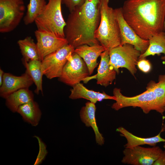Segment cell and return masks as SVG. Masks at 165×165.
<instances>
[{
	"label": "cell",
	"instance_id": "18",
	"mask_svg": "<svg viewBox=\"0 0 165 165\" xmlns=\"http://www.w3.org/2000/svg\"><path fill=\"white\" fill-rule=\"evenodd\" d=\"M116 131L120 133L121 136L126 139L127 143L124 145L125 148H131L144 145L153 146H156L157 143L165 142V139L162 138L160 136L161 133L165 131L163 127L158 135L149 138H142L137 136L123 127H118Z\"/></svg>",
	"mask_w": 165,
	"mask_h": 165
},
{
	"label": "cell",
	"instance_id": "8",
	"mask_svg": "<svg viewBox=\"0 0 165 165\" xmlns=\"http://www.w3.org/2000/svg\"><path fill=\"white\" fill-rule=\"evenodd\" d=\"M90 75L87 66L83 59L74 52L68 56L59 80L72 86L80 83Z\"/></svg>",
	"mask_w": 165,
	"mask_h": 165
},
{
	"label": "cell",
	"instance_id": "16",
	"mask_svg": "<svg viewBox=\"0 0 165 165\" xmlns=\"http://www.w3.org/2000/svg\"><path fill=\"white\" fill-rule=\"evenodd\" d=\"M96 107L95 104L90 101L87 102L80 111V116L82 121L87 127L92 128L95 134L97 143L102 145L105 142L104 138L98 128L95 119Z\"/></svg>",
	"mask_w": 165,
	"mask_h": 165
},
{
	"label": "cell",
	"instance_id": "20",
	"mask_svg": "<svg viewBox=\"0 0 165 165\" xmlns=\"http://www.w3.org/2000/svg\"><path fill=\"white\" fill-rule=\"evenodd\" d=\"M17 112L24 121L35 127L38 124L42 115L38 104L34 100L20 106Z\"/></svg>",
	"mask_w": 165,
	"mask_h": 165
},
{
	"label": "cell",
	"instance_id": "2",
	"mask_svg": "<svg viewBox=\"0 0 165 165\" xmlns=\"http://www.w3.org/2000/svg\"><path fill=\"white\" fill-rule=\"evenodd\" d=\"M101 0H86L70 12L64 28L65 38L74 48L87 44H100L94 36L101 19Z\"/></svg>",
	"mask_w": 165,
	"mask_h": 165
},
{
	"label": "cell",
	"instance_id": "11",
	"mask_svg": "<svg viewBox=\"0 0 165 165\" xmlns=\"http://www.w3.org/2000/svg\"><path fill=\"white\" fill-rule=\"evenodd\" d=\"M115 10L120 29L121 45H131L140 51L141 54L144 53L148 47V40L141 38L128 24L123 17L121 7L116 8Z\"/></svg>",
	"mask_w": 165,
	"mask_h": 165
},
{
	"label": "cell",
	"instance_id": "31",
	"mask_svg": "<svg viewBox=\"0 0 165 165\" xmlns=\"http://www.w3.org/2000/svg\"><path fill=\"white\" fill-rule=\"evenodd\" d=\"M164 32L165 34V20L164 21Z\"/></svg>",
	"mask_w": 165,
	"mask_h": 165
},
{
	"label": "cell",
	"instance_id": "29",
	"mask_svg": "<svg viewBox=\"0 0 165 165\" xmlns=\"http://www.w3.org/2000/svg\"><path fill=\"white\" fill-rule=\"evenodd\" d=\"M4 72L1 68L0 69V86H1L3 82V76Z\"/></svg>",
	"mask_w": 165,
	"mask_h": 165
},
{
	"label": "cell",
	"instance_id": "27",
	"mask_svg": "<svg viewBox=\"0 0 165 165\" xmlns=\"http://www.w3.org/2000/svg\"><path fill=\"white\" fill-rule=\"evenodd\" d=\"M137 65L141 71L145 73L149 72L151 69V64L150 62L145 58L139 59Z\"/></svg>",
	"mask_w": 165,
	"mask_h": 165
},
{
	"label": "cell",
	"instance_id": "32",
	"mask_svg": "<svg viewBox=\"0 0 165 165\" xmlns=\"http://www.w3.org/2000/svg\"></svg>",
	"mask_w": 165,
	"mask_h": 165
},
{
	"label": "cell",
	"instance_id": "12",
	"mask_svg": "<svg viewBox=\"0 0 165 165\" xmlns=\"http://www.w3.org/2000/svg\"><path fill=\"white\" fill-rule=\"evenodd\" d=\"M39 60L68 44L65 38H61L50 32L39 29L35 32Z\"/></svg>",
	"mask_w": 165,
	"mask_h": 165
},
{
	"label": "cell",
	"instance_id": "9",
	"mask_svg": "<svg viewBox=\"0 0 165 165\" xmlns=\"http://www.w3.org/2000/svg\"><path fill=\"white\" fill-rule=\"evenodd\" d=\"M74 48L67 44L46 56L41 61L44 75L49 79L59 78L68 61V57L74 52Z\"/></svg>",
	"mask_w": 165,
	"mask_h": 165
},
{
	"label": "cell",
	"instance_id": "15",
	"mask_svg": "<svg viewBox=\"0 0 165 165\" xmlns=\"http://www.w3.org/2000/svg\"><path fill=\"white\" fill-rule=\"evenodd\" d=\"M109 51L105 50L101 54L97 73L91 77L97 79V84L105 87L112 83L116 79L117 73L110 64Z\"/></svg>",
	"mask_w": 165,
	"mask_h": 165
},
{
	"label": "cell",
	"instance_id": "7",
	"mask_svg": "<svg viewBox=\"0 0 165 165\" xmlns=\"http://www.w3.org/2000/svg\"><path fill=\"white\" fill-rule=\"evenodd\" d=\"M24 0H0V32H10L19 25L24 17Z\"/></svg>",
	"mask_w": 165,
	"mask_h": 165
},
{
	"label": "cell",
	"instance_id": "5",
	"mask_svg": "<svg viewBox=\"0 0 165 165\" xmlns=\"http://www.w3.org/2000/svg\"><path fill=\"white\" fill-rule=\"evenodd\" d=\"M62 0H48L45 7L35 19L37 29L45 31L56 36L65 38L66 22L61 11Z\"/></svg>",
	"mask_w": 165,
	"mask_h": 165
},
{
	"label": "cell",
	"instance_id": "23",
	"mask_svg": "<svg viewBox=\"0 0 165 165\" xmlns=\"http://www.w3.org/2000/svg\"><path fill=\"white\" fill-rule=\"evenodd\" d=\"M17 44L23 56V61L28 62L39 60L36 43L31 37L27 36L24 39L19 40Z\"/></svg>",
	"mask_w": 165,
	"mask_h": 165
},
{
	"label": "cell",
	"instance_id": "25",
	"mask_svg": "<svg viewBox=\"0 0 165 165\" xmlns=\"http://www.w3.org/2000/svg\"><path fill=\"white\" fill-rule=\"evenodd\" d=\"M146 90H152L157 97L164 103L165 97V74L160 75L158 82L151 80L147 84Z\"/></svg>",
	"mask_w": 165,
	"mask_h": 165
},
{
	"label": "cell",
	"instance_id": "26",
	"mask_svg": "<svg viewBox=\"0 0 165 165\" xmlns=\"http://www.w3.org/2000/svg\"><path fill=\"white\" fill-rule=\"evenodd\" d=\"M86 0H62V4L68 8L70 12L82 6Z\"/></svg>",
	"mask_w": 165,
	"mask_h": 165
},
{
	"label": "cell",
	"instance_id": "6",
	"mask_svg": "<svg viewBox=\"0 0 165 165\" xmlns=\"http://www.w3.org/2000/svg\"><path fill=\"white\" fill-rule=\"evenodd\" d=\"M141 54V52L131 45H120L109 50L110 64L117 74L119 73V68H123L134 76L137 71L136 66Z\"/></svg>",
	"mask_w": 165,
	"mask_h": 165
},
{
	"label": "cell",
	"instance_id": "22",
	"mask_svg": "<svg viewBox=\"0 0 165 165\" xmlns=\"http://www.w3.org/2000/svg\"><path fill=\"white\" fill-rule=\"evenodd\" d=\"M26 71L31 76L36 86L35 93L38 94L40 91L43 94L42 78L44 75L41 61L39 60L30 61L28 62L23 61Z\"/></svg>",
	"mask_w": 165,
	"mask_h": 165
},
{
	"label": "cell",
	"instance_id": "17",
	"mask_svg": "<svg viewBox=\"0 0 165 165\" xmlns=\"http://www.w3.org/2000/svg\"><path fill=\"white\" fill-rule=\"evenodd\" d=\"M70 90L71 94L69 96L70 99L74 100L83 98L95 104L97 101H100L105 99L112 100L116 101V98L111 96L104 92L101 93L87 89L80 83L75 85Z\"/></svg>",
	"mask_w": 165,
	"mask_h": 165
},
{
	"label": "cell",
	"instance_id": "24",
	"mask_svg": "<svg viewBox=\"0 0 165 165\" xmlns=\"http://www.w3.org/2000/svg\"><path fill=\"white\" fill-rule=\"evenodd\" d=\"M46 3L45 0H29L26 14L23 18L25 24L28 25L35 22Z\"/></svg>",
	"mask_w": 165,
	"mask_h": 165
},
{
	"label": "cell",
	"instance_id": "28",
	"mask_svg": "<svg viewBox=\"0 0 165 165\" xmlns=\"http://www.w3.org/2000/svg\"><path fill=\"white\" fill-rule=\"evenodd\" d=\"M152 165H165V150L162 151Z\"/></svg>",
	"mask_w": 165,
	"mask_h": 165
},
{
	"label": "cell",
	"instance_id": "21",
	"mask_svg": "<svg viewBox=\"0 0 165 165\" xmlns=\"http://www.w3.org/2000/svg\"><path fill=\"white\" fill-rule=\"evenodd\" d=\"M149 45L146 51L141 54L139 59L145 58L150 55H158L163 53L161 59L165 61V34L164 32L152 36L148 39Z\"/></svg>",
	"mask_w": 165,
	"mask_h": 165
},
{
	"label": "cell",
	"instance_id": "3",
	"mask_svg": "<svg viewBox=\"0 0 165 165\" xmlns=\"http://www.w3.org/2000/svg\"><path fill=\"white\" fill-rule=\"evenodd\" d=\"M109 0H101V19L94 36L105 50L121 45L120 29L115 9L109 6Z\"/></svg>",
	"mask_w": 165,
	"mask_h": 165
},
{
	"label": "cell",
	"instance_id": "10",
	"mask_svg": "<svg viewBox=\"0 0 165 165\" xmlns=\"http://www.w3.org/2000/svg\"><path fill=\"white\" fill-rule=\"evenodd\" d=\"M163 150L158 146L145 148L140 146L125 148L123 163L132 165H152Z\"/></svg>",
	"mask_w": 165,
	"mask_h": 165
},
{
	"label": "cell",
	"instance_id": "33",
	"mask_svg": "<svg viewBox=\"0 0 165 165\" xmlns=\"http://www.w3.org/2000/svg\"><path fill=\"white\" fill-rule=\"evenodd\" d=\"M129 0H126V1H129Z\"/></svg>",
	"mask_w": 165,
	"mask_h": 165
},
{
	"label": "cell",
	"instance_id": "30",
	"mask_svg": "<svg viewBox=\"0 0 165 165\" xmlns=\"http://www.w3.org/2000/svg\"><path fill=\"white\" fill-rule=\"evenodd\" d=\"M164 131H165V123H164L163 124V127H162Z\"/></svg>",
	"mask_w": 165,
	"mask_h": 165
},
{
	"label": "cell",
	"instance_id": "14",
	"mask_svg": "<svg viewBox=\"0 0 165 165\" xmlns=\"http://www.w3.org/2000/svg\"><path fill=\"white\" fill-rule=\"evenodd\" d=\"M105 50V48L100 44L91 46L84 44L76 47L74 52L83 59L87 66L90 75L98 65V58Z\"/></svg>",
	"mask_w": 165,
	"mask_h": 165
},
{
	"label": "cell",
	"instance_id": "1",
	"mask_svg": "<svg viewBox=\"0 0 165 165\" xmlns=\"http://www.w3.org/2000/svg\"><path fill=\"white\" fill-rule=\"evenodd\" d=\"M121 8L126 21L142 38L164 31L165 0L126 1Z\"/></svg>",
	"mask_w": 165,
	"mask_h": 165
},
{
	"label": "cell",
	"instance_id": "4",
	"mask_svg": "<svg viewBox=\"0 0 165 165\" xmlns=\"http://www.w3.org/2000/svg\"><path fill=\"white\" fill-rule=\"evenodd\" d=\"M113 94L116 98V102L111 107L118 111L123 108L128 107L140 108L145 113L151 110H155L163 115L165 111L164 103L158 99L151 90H146L143 93L132 97L123 95L120 89L115 88Z\"/></svg>",
	"mask_w": 165,
	"mask_h": 165
},
{
	"label": "cell",
	"instance_id": "19",
	"mask_svg": "<svg viewBox=\"0 0 165 165\" xmlns=\"http://www.w3.org/2000/svg\"><path fill=\"white\" fill-rule=\"evenodd\" d=\"M6 99L7 107L15 112L20 106L34 100V95L29 88H23L13 93Z\"/></svg>",
	"mask_w": 165,
	"mask_h": 165
},
{
	"label": "cell",
	"instance_id": "13",
	"mask_svg": "<svg viewBox=\"0 0 165 165\" xmlns=\"http://www.w3.org/2000/svg\"><path fill=\"white\" fill-rule=\"evenodd\" d=\"M33 83L32 79L26 71L20 76L4 73L2 83L0 87V96L6 99L11 94L20 89L29 88Z\"/></svg>",
	"mask_w": 165,
	"mask_h": 165
}]
</instances>
